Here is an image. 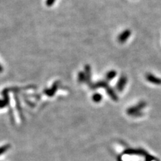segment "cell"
I'll return each mask as SVG.
<instances>
[{"mask_svg":"<svg viewBox=\"0 0 161 161\" xmlns=\"http://www.w3.org/2000/svg\"><path fill=\"white\" fill-rule=\"evenodd\" d=\"M146 106V103L145 102H140L137 103L136 105L128 108L127 109V114L130 116L134 117H139L142 116V109Z\"/></svg>","mask_w":161,"mask_h":161,"instance_id":"1","label":"cell"},{"mask_svg":"<svg viewBox=\"0 0 161 161\" xmlns=\"http://www.w3.org/2000/svg\"><path fill=\"white\" fill-rule=\"evenodd\" d=\"M127 82H128V78L125 74H122V75L119 78L118 81L116 83V89L119 91V92H122L123 91L125 87H126Z\"/></svg>","mask_w":161,"mask_h":161,"instance_id":"2","label":"cell"},{"mask_svg":"<svg viewBox=\"0 0 161 161\" xmlns=\"http://www.w3.org/2000/svg\"><path fill=\"white\" fill-rule=\"evenodd\" d=\"M131 30L129 29L124 30V31L119 34L117 36V41L121 44H123V43L126 42L127 40H128V38L130 37L131 36Z\"/></svg>","mask_w":161,"mask_h":161,"instance_id":"3","label":"cell"},{"mask_svg":"<svg viewBox=\"0 0 161 161\" xmlns=\"http://www.w3.org/2000/svg\"><path fill=\"white\" fill-rule=\"evenodd\" d=\"M145 77L146 80H147L149 83H151L157 85H161V79L158 77L157 76L154 75L152 73H146Z\"/></svg>","mask_w":161,"mask_h":161,"instance_id":"4","label":"cell"},{"mask_svg":"<svg viewBox=\"0 0 161 161\" xmlns=\"http://www.w3.org/2000/svg\"><path fill=\"white\" fill-rule=\"evenodd\" d=\"M109 85V84L107 83V81H97L95 83H91L89 85V87L92 89H96L99 88H104L105 89H106Z\"/></svg>","mask_w":161,"mask_h":161,"instance_id":"5","label":"cell"},{"mask_svg":"<svg viewBox=\"0 0 161 161\" xmlns=\"http://www.w3.org/2000/svg\"><path fill=\"white\" fill-rule=\"evenodd\" d=\"M85 74L86 77V83L89 86L92 82H91V69L89 64H86L85 66Z\"/></svg>","mask_w":161,"mask_h":161,"instance_id":"6","label":"cell"},{"mask_svg":"<svg viewBox=\"0 0 161 161\" xmlns=\"http://www.w3.org/2000/svg\"><path fill=\"white\" fill-rule=\"evenodd\" d=\"M105 91H106L107 93L109 95V97H111V99L116 101V102L118 100V97H117L116 93L115 92V91L110 86H108V87L105 89Z\"/></svg>","mask_w":161,"mask_h":161,"instance_id":"7","label":"cell"},{"mask_svg":"<svg viewBox=\"0 0 161 161\" xmlns=\"http://www.w3.org/2000/svg\"><path fill=\"white\" fill-rule=\"evenodd\" d=\"M117 75V72L116 71H115L114 69H112V70H110L107 72V73L105 74V79L106 81H109L114 79L115 77H116Z\"/></svg>","mask_w":161,"mask_h":161,"instance_id":"8","label":"cell"},{"mask_svg":"<svg viewBox=\"0 0 161 161\" xmlns=\"http://www.w3.org/2000/svg\"><path fill=\"white\" fill-rule=\"evenodd\" d=\"M78 81L79 83L86 82V77L85 72L80 71L78 74Z\"/></svg>","mask_w":161,"mask_h":161,"instance_id":"9","label":"cell"},{"mask_svg":"<svg viewBox=\"0 0 161 161\" xmlns=\"http://www.w3.org/2000/svg\"><path fill=\"white\" fill-rule=\"evenodd\" d=\"M92 99H93V102H95V103H99L102 100L103 97H102V95L100 94V93H96L93 95Z\"/></svg>","mask_w":161,"mask_h":161,"instance_id":"10","label":"cell"},{"mask_svg":"<svg viewBox=\"0 0 161 161\" xmlns=\"http://www.w3.org/2000/svg\"><path fill=\"white\" fill-rule=\"evenodd\" d=\"M9 148H10V146L9 145L1 146V147H0V155H1L2 154H4V152H6Z\"/></svg>","mask_w":161,"mask_h":161,"instance_id":"11","label":"cell"},{"mask_svg":"<svg viewBox=\"0 0 161 161\" xmlns=\"http://www.w3.org/2000/svg\"><path fill=\"white\" fill-rule=\"evenodd\" d=\"M55 0H48L47 1V4L49 5V6H50V5H52L53 3H54Z\"/></svg>","mask_w":161,"mask_h":161,"instance_id":"12","label":"cell"},{"mask_svg":"<svg viewBox=\"0 0 161 161\" xmlns=\"http://www.w3.org/2000/svg\"><path fill=\"white\" fill-rule=\"evenodd\" d=\"M2 71H3V67L1 65V64H0V73H1Z\"/></svg>","mask_w":161,"mask_h":161,"instance_id":"13","label":"cell"},{"mask_svg":"<svg viewBox=\"0 0 161 161\" xmlns=\"http://www.w3.org/2000/svg\"><path fill=\"white\" fill-rule=\"evenodd\" d=\"M117 161H123V160H122V158H121V157H117Z\"/></svg>","mask_w":161,"mask_h":161,"instance_id":"14","label":"cell"}]
</instances>
